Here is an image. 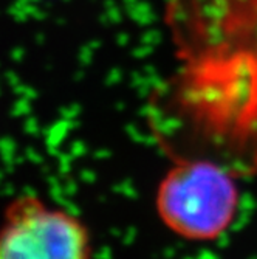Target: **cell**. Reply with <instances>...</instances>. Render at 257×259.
<instances>
[{
    "label": "cell",
    "instance_id": "obj_2",
    "mask_svg": "<svg viewBox=\"0 0 257 259\" xmlns=\"http://www.w3.org/2000/svg\"><path fill=\"white\" fill-rule=\"evenodd\" d=\"M237 176L209 160H177L158 182L157 216L174 236L214 242L234 224L240 208Z\"/></svg>",
    "mask_w": 257,
    "mask_h": 259
},
{
    "label": "cell",
    "instance_id": "obj_1",
    "mask_svg": "<svg viewBox=\"0 0 257 259\" xmlns=\"http://www.w3.org/2000/svg\"><path fill=\"white\" fill-rule=\"evenodd\" d=\"M147 121L172 161L209 160L237 177L257 174V59L180 61L153 89Z\"/></svg>",
    "mask_w": 257,
    "mask_h": 259
},
{
    "label": "cell",
    "instance_id": "obj_4",
    "mask_svg": "<svg viewBox=\"0 0 257 259\" xmlns=\"http://www.w3.org/2000/svg\"><path fill=\"white\" fill-rule=\"evenodd\" d=\"M0 259H91L90 231L68 211L20 196L0 222Z\"/></svg>",
    "mask_w": 257,
    "mask_h": 259
},
{
    "label": "cell",
    "instance_id": "obj_3",
    "mask_svg": "<svg viewBox=\"0 0 257 259\" xmlns=\"http://www.w3.org/2000/svg\"><path fill=\"white\" fill-rule=\"evenodd\" d=\"M165 23L178 61L257 59V0H165Z\"/></svg>",
    "mask_w": 257,
    "mask_h": 259
}]
</instances>
